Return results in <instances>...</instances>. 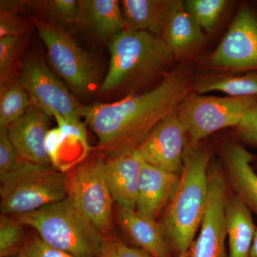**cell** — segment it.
I'll list each match as a JSON object with an SVG mask.
<instances>
[{
  "label": "cell",
  "instance_id": "cell-1",
  "mask_svg": "<svg viewBox=\"0 0 257 257\" xmlns=\"http://www.w3.org/2000/svg\"><path fill=\"white\" fill-rule=\"evenodd\" d=\"M185 74L173 72L151 90L111 103L82 105L80 114L98 140L104 158L138 150L162 120L177 112L192 93Z\"/></svg>",
  "mask_w": 257,
  "mask_h": 257
},
{
  "label": "cell",
  "instance_id": "cell-2",
  "mask_svg": "<svg viewBox=\"0 0 257 257\" xmlns=\"http://www.w3.org/2000/svg\"><path fill=\"white\" fill-rule=\"evenodd\" d=\"M210 160L208 147L199 144L186 147L178 187L160 223L178 254L189 251L202 224L209 197Z\"/></svg>",
  "mask_w": 257,
  "mask_h": 257
},
{
  "label": "cell",
  "instance_id": "cell-3",
  "mask_svg": "<svg viewBox=\"0 0 257 257\" xmlns=\"http://www.w3.org/2000/svg\"><path fill=\"white\" fill-rule=\"evenodd\" d=\"M109 50V69L99 88L104 93L136 87L151 80L167 69L174 56L162 37L130 30L110 39Z\"/></svg>",
  "mask_w": 257,
  "mask_h": 257
},
{
  "label": "cell",
  "instance_id": "cell-4",
  "mask_svg": "<svg viewBox=\"0 0 257 257\" xmlns=\"http://www.w3.org/2000/svg\"><path fill=\"white\" fill-rule=\"evenodd\" d=\"M52 247L75 257H99L106 237L68 198L28 214L15 216Z\"/></svg>",
  "mask_w": 257,
  "mask_h": 257
},
{
  "label": "cell",
  "instance_id": "cell-5",
  "mask_svg": "<svg viewBox=\"0 0 257 257\" xmlns=\"http://www.w3.org/2000/svg\"><path fill=\"white\" fill-rule=\"evenodd\" d=\"M0 180V211L5 215L33 212L67 195V174L52 166L23 160Z\"/></svg>",
  "mask_w": 257,
  "mask_h": 257
},
{
  "label": "cell",
  "instance_id": "cell-6",
  "mask_svg": "<svg viewBox=\"0 0 257 257\" xmlns=\"http://www.w3.org/2000/svg\"><path fill=\"white\" fill-rule=\"evenodd\" d=\"M35 23L51 65L74 92L88 95L100 88V67L94 56L57 25L37 20Z\"/></svg>",
  "mask_w": 257,
  "mask_h": 257
},
{
  "label": "cell",
  "instance_id": "cell-7",
  "mask_svg": "<svg viewBox=\"0 0 257 257\" xmlns=\"http://www.w3.org/2000/svg\"><path fill=\"white\" fill-rule=\"evenodd\" d=\"M67 175V197L106 237L112 226L114 202L106 182L104 157L88 158Z\"/></svg>",
  "mask_w": 257,
  "mask_h": 257
},
{
  "label": "cell",
  "instance_id": "cell-8",
  "mask_svg": "<svg viewBox=\"0 0 257 257\" xmlns=\"http://www.w3.org/2000/svg\"><path fill=\"white\" fill-rule=\"evenodd\" d=\"M257 102V96H214L190 94L177 114L191 144L197 145L223 128L236 127L244 113Z\"/></svg>",
  "mask_w": 257,
  "mask_h": 257
},
{
  "label": "cell",
  "instance_id": "cell-9",
  "mask_svg": "<svg viewBox=\"0 0 257 257\" xmlns=\"http://www.w3.org/2000/svg\"><path fill=\"white\" fill-rule=\"evenodd\" d=\"M19 82L28 92L32 104L50 117L59 114L67 121L82 122V104L40 57L31 56L25 60Z\"/></svg>",
  "mask_w": 257,
  "mask_h": 257
},
{
  "label": "cell",
  "instance_id": "cell-10",
  "mask_svg": "<svg viewBox=\"0 0 257 257\" xmlns=\"http://www.w3.org/2000/svg\"><path fill=\"white\" fill-rule=\"evenodd\" d=\"M209 187L207 208L188 257H227L224 209L229 191L225 172L218 164L209 167Z\"/></svg>",
  "mask_w": 257,
  "mask_h": 257
},
{
  "label": "cell",
  "instance_id": "cell-11",
  "mask_svg": "<svg viewBox=\"0 0 257 257\" xmlns=\"http://www.w3.org/2000/svg\"><path fill=\"white\" fill-rule=\"evenodd\" d=\"M210 63L227 70H257V18L251 10H239L211 54Z\"/></svg>",
  "mask_w": 257,
  "mask_h": 257
},
{
  "label": "cell",
  "instance_id": "cell-12",
  "mask_svg": "<svg viewBox=\"0 0 257 257\" xmlns=\"http://www.w3.org/2000/svg\"><path fill=\"white\" fill-rule=\"evenodd\" d=\"M187 135L178 114L174 113L161 121L137 150L146 163L180 175Z\"/></svg>",
  "mask_w": 257,
  "mask_h": 257
},
{
  "label": "cell",
  "instance_id": "cell-13",
  "mask_svg": "<svg viewBox=\"0 0 257 257\" xmlns=\"http://www.w3.org/2000/svg\"><path fill=\"white\" fill-rule=\"evenodd\" d=\"M57 126L47 133L45 148L55 170L67 174L87 160L90 152L87 131L82 122H72L62 116H53Z\"/></svg>",
  "mask_w": 257,
  "mask_h": 257
},
{
  "label": "cell",
  "instance_id": "cell-14",
  "mask_svg": "<svg viewBox=\"0 0 257 257\" xmlns=\"http://www.w3.org/2000/svg\"><path fill=\"white\" fill-rule=\"evenodd\" d=\"M50 117L32 104L20 119L8 126L10 140L23 160L52 166L45 148V140L50 130Z\"/></svg>",
  "mask_w": 257,
  "mask_h": 257
},
{
  "label": "cell",
  "instance_id": "cell-15",
  "mask_svg": "<svg viewBox=\"0 0 257 257\" xmlns=\"http://www.w3.org/2000/svg\"><path fill=\"white\" fill-rule=\"evenodd\" d=\"M180 175L144 162L135 210L149 219L157 220L175 195Z\"/></svg>",
  "mask_w": 257,
  "mask_h": 257
},
{
  "label": "cell",
  "instance_id": "cell-16",
  "mask_svg": "<svg viewBox=\"0 0 257 257\" xmlns=\"http://www.w3.org/2000/svg\"><path fill=\"white\" fill-rule=\"evenodd\" d=\"M104 172L113 200L118 207L136 209L144 161L138 150L104 158Z\"/></svg>",
  "mask_w": 257,
  "mask_h": 257
},
{
  "label": "cell",
  "instance_id": "cell-17",
  "mask_svg": "<svg viewBox=\"0 0 257 257\" xmlns=\"http://www.w3.org/2000/svg\"><path fill=\"white\" fill-rule=\"evenodd\" d=\"M223 158L233 192L257 217V174L251 165L254 155L242 145L229 142L223 145Z\"/></svg>",
  "mask_w": 257,
  "mask_h": 257
},
{
  "label": "cell",
  "instance_id": "cell-18",
  "mask_svg": "<svg viewBox=\"0 0 257 257\" xmlns=\"http://www.w3.org/2000/svg\"><path fill=\"white\" fill-rule=\"evenodd\" d=\"M120 224L138 248L152 257H170V246L160 223L135 209L118 207Z\"/></svg>",
  "mask_w": 257,
  "mask_h": 257
},
{
  "label": "cell",
  "instance_id": "cell-19",
  "mask_svg": "<svg viewBox=\"0 0 257 257\" xmlns=\"http://www.w3.org/2000/svg\"><path fill=\"white\" fill-rule=\"evenodd\" d=\"M225 224L229 256L250 257L256 226L252 212L234 192H228L225 202Z\"/></svg>",
  "mask_w": 257,
  "mask_h": 257
},
{
  "label": "cell",
  "instance_id": "cell-20",
  "mask_svg": "<svg viewBox=\"0 0 257 257\" xmlns=\"http://www.w3.org/2000/svg\"><path fill=\"white\" fill-rule=\"evenodd\" d=\"M162 39L173 55H187L202 43V29L186 9L183 2L175 1L164 27Z\"/></svg>",
  "mask_w": 257,
  "mask_h": 257
},
{
  "label": "cell",
  "instance_id": "cell-21",
  "mask_svg": "<svg viewBox=\"0 0 257 257\" xmlns=\"http://www.w3.org/2000/svg\"><path fill=\"white\" fill-rule=\"evenodd\" d=\"M175 3L172 0L120 1L125 30L150 32L160 36Z\"/></svg>",
  "mask_w": 257,
  "mask_h": 257
},
{
  "label": "cell",
  "instance_id": "cell-22",
  "mask_svg": "<svg viewBox=\"0 0 257 257\" xmlns=\"http://www.w3.org/2000/svg\"><path fill=\"white\" fill-rule=\"evenodd\" d=\"M81 2V20L102 38H112L125 30L121 5L116 0H85Z\"/></svg>",
  "mask_w": 257,
  "mask_h": 257
},
{
  "label": "cell",
  "instance_id": "cell-23",
  "mask_svg": "<svg viewBox=\"0 0 257 257\" xmlns=\"http://www.w3.org/2000/svg\"><path fill=\"white\" fill-rule=\"evenodd\" d=\"M197 94L224 93L229 96H257V70L241 76L202 77L193 86Z\"/></svg>",
  "mask_w": 257,
  "mask_h": 257
},
{
  "label": "cell",
  "instance_id": "cell-24",
  "mask_svg": "<svg viewBox=\"0 0 257 257\" xmlns=\"http://www.w3.org/2000/svg\"><path fill=\"white\" fill-rule=\"evenodd\" d=\"M32 101L20 82H11L1 87L0 92V128H8L20 119Z\"/></svg>",
  "mask_w": 257,
  "mask_h": 257
},
{
  "label": "cell",
  "instance_id": "cell-25",
  "mask_svg": "<svg viewBox=\"0 0 257 257\" xmlns=\"http://www.w3.org/2000/svg\"><path fill=\"white\" fill-rule=\"evenodd\" d=\"M24 224L15 216H0V257L18 254L23 246Z\"/></svg>",
  "mask_w": 257,
  "mask_h": 257
},
{
  "label": "cell",
  "instance_id": "cell-26",
  "mask_svg": "<svg viewBox=\"0 0 257 257\" xmlns=\"http://www.w3.org/2000/svg\"><path fill=\"white\" fill-rule=\"evenodd\" d=\"M202 30H212L221 16L227 2L225 0H189L184 3Z\"/></svg>",
  "mask_w": 257,
  "mask_h": 257
},
{
  "label": "cell",
  "instance_id": "cell-27",
  "mask_svg": "<svg viewBox=\"0 0 257 257\" xmlns=\"http://www.w3.org/2000/svg\"><path fill=\"white\" fill-rule=\"evenodd\" d=\"M21 37H5L0 39L1 87L13 80V75L21 50Z\"/></svg>",
  "mask_w": 257,
  "mask_h": 257
},
{
  "label": "cell",
  "instance_id": "cell-28",
  "mask_svg": "<svg viewBox=\"0 0 257 257\" xmlns=\"http://www.w3.org/2000/svg\"><path fill=\"white\" fill-rule=\"evenodd\" d=\"M23 160L10 140L8 128H0V177L15 170Z\"/></svg>",
  "mask_w": 257,
  "mask_h": 257
},
{
  "label": "cell",
  "instance_id": "cell-29",
  "mask_svg": "<svg viewBox=\"0 0 257 257\" xmlns=\"http://www.w3.org/2000/svg\"><path fill=\"white\" fill-rule=\"evenodd\" d=\"M19 257H75L45 243L37 235L23 243L18 253Z\"/></svg>",
  "mask_w": 257,
  "mask_h": 257
},
{
  "label": "cell",
  "instance_id": "cell-30",
  "mask_svg": "<svg viewBox=\"0 0 257 257\" xmlns=\"http://www.w3.org/2000/svg\"><path fill=\"white\" fill-rule=\"evenodd\" d=\"M235 130L244 143L257 147V102L244 113Z\"/></svg>",
  "mask_w": 257,
  "mask_h": 257
},
{
  "label": "cell",
  "instance_id": "cell-31",
  "mask_svg": "<svg viewBox=\"0 0 257 257\" xmlns=\"http://www.w3.org/2000/svg\"><path fill=\"white\" fill-rule=\"evenodd\" d=\"M99 257H152L143 250L128 246L116 238H106Z\"/></svg>",
  "mask_w": 257,
  "mask_h": 257
},
{
  "label": "cell",
  "instance_id": "cell-32",
  "mask_svg": "<svg viewBox=\"0 0 257 257\" xmlns=\"http://www.w3.org/2000/svg\"><path fill=\"white\" fill-rule=\"evenodd\" d=\"M26 26L18 15L8 8H1L0 12V39L5 37H21Z\"/></svg>",
  "mask_w": 257,
  "mask_h": 257
},
{
  "label": "cell",
  "instance_id": "cell-33",
  "mask_svg": "<svg viewBox=\"0 0 257 257\" xmlns=\"http://www.w3.org/2000/svg\"><path fill=\"white\" fill-rule=\"evenodd\" d=\"M56 15L64 21L78 22L81 20V2L76 0H55L51 2Z\"/></svg>",
  "mask_w": 257,
  "mask_h": 257
},
{
  "label": "cell",
  "instance_id": "cell-34",
  "mask_svg": "<svg viewBox=\"0 0 257 257\" xmlns=\"http://www.w3.org/2000/svg\"><path fill=\"white\" fill-rule=\"evenodd\" d=\"M250 257H257V228L255 233L254 239H253L252 246H251Z\"/></svg>",
  "mask_w": 257,
  "mask_h": 257
},
{
  "label": "cell",
  "instance_id": "cell-35",
  "mask_svg": "<svg viewBox=\"0 0 257 257\" xmlns=\"http://www.w3.org/2000/svg\"><path fill=\"white\" fill-rule=\"evenodd\" d=\"M189 256V251H187V252H183L179 253V254L177 255L176 257H188Z\"/></svg>",
  "mask_w": 257,
  "mask_h": 257
},
{
  "label": "cell",
  "instance_id": "cell-36",
  "mask_svg": "<svg viewBox=\"0 0 257 257\" xmlns=\"http://www.w3.org/2000/svg\"><path fill=\"white\" fill-rule=\"evenodd\" d=\"M10 257H19V256H18V255L17 254V255H14V256H10Z\"/></svg>",
  "mask_w": 257,
  "mask_h": 257
}]
</instances>
